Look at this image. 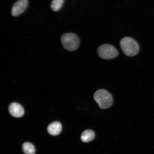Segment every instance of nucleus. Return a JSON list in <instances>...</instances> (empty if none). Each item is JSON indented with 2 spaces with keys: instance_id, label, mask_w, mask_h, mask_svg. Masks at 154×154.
<instances>
[{
  "instance_id": "obj_7",
  "label": "nucleus",
  "mask_w": 154,
  "mask_h": 154,
  "mask_svg": "<svg viewBox=\"0 0 154 154\" xmlns=\"http://www.w3.org/2000/svg\"><path fill=\"white\" fill-rule=\"evenodd\" d=\"M47 130L51 135L57 136L60 133L62 130V125L59 122H54L48 126Z\"/></svg>"
},
{
  "instance_id": "obj_10",
  "label": "nucleus",
  "mask_w": 154,
  "mask_h": 154,
  "mask_svg": "<svg viewBox=\"0 0 154 154\" xmlns=\"http://www.w3.org/2000/svg\"><path fill=\"white\" fill-rule=\"evenodd\" d=\"M65 0H52L51 7L54 11H58L62 7Z\"/></svg>"
},
{
  "instance_id": "obj_2",
  "label": "nucleus",
  "mask_w": 154,
  "mask_h": 154,
  "mask_svg": "<svg viewBox=\"0 0 154 154\" xmlns=\"http://www.w3.org/2000/svg\"><path fill=\"white\" fill-rule=\"evenodd\" d=\"M94 98L101 109L110 107L113 103L112 95L104 89H100L96 91L94 94Z\"/></svg>"
},
{
  "instance_id": "obj_8",
  "label": "nucleus",
  "mask_w": 154,
  "mask_h": 154,
  "mask_svg": "<svg viewBox=\"0 0 154 154\" xmlns=\"http://www.w3.org/2000/svg\"><path fill=\"white\" fill-rule=\"evenodd\" d=\"M95 137V133L91 130H86L82 133L81 140L84 142H88L92 141Z\"/></svg>"
},
{
  "instance_id": "obj_3",
  "label": "nucleus",
  "mask_w": 154,
  "mask_h": 154,
  "mask_svg": "<svg viewBox=\"0 0 154 154\" xmlns=\"http://www.w3.org/2000/svg\"><path fill=\"white\" fill-rule=\"evenodd\" d=\"M61 41L65 49L70 51H76L80 44V40L78 35L72 33L63 34L61 37Z\"/></svg>"
},
{
  "instance_id": "obj_9",
  "label": "nucleus",
  "mask_w": 154,
  "mask_h": 154,
  "mask_svg": "<svg viewBox=\"0 0 154 154\" xmlns=\"http://www.w3.org/2000/svg\"><path fill=\"white\" fill-rule=\"evenodd\" d=\"M22 149L26 154H35V152L34 146L29 142H25L23 144Z\"/></svg>"
},
{
  "instance_id": "obj_6",
  "label": "nucleus",
  "mask_w": 154,
  "mask_h": 154,
  "mask_svg": "<svg viewBox=\"0 0 154 154\" xmlns=\"http://www.w3.org/2000/svg\"><path fill=\"white\" fill-rule=\"evenodd\" d=\"M9 111L12 116L17 118L22 117L24 113L23 108L19 103H11L10 104Z\"/></svg>"
},
{
  "instance_id": "obj_5",
  "label": "nucleus",
  "mask_w": 154,
  "mask_h": 154,
  "mask_svg": "<svg viewBox=\"0 0 154 154\" xmlns=\"http://www.w3.org/2000/svg\"><path fill=\"white\" fill-rule=\"evenodd\" d=\"M28 0H18L13 5L11 10V14L13 17L21 15L26 10L28 5Z\"/></svg>"
},
{
  "instance_id": "obj_1",
  "label": "nucleus",
  "mask_w": 154,
  "mask_h": 154,
  "mask_svg": "<svg viewBox=\"0 0 154 154\" xmlns=\"http://www.w3.org/2000/svg\"><path fill=\"white\" fill-rule=\"evenodd\" d=\"M120 47L123 53L129 57L137 55L140 51V46L135 40L129 37H125L121 40Z\"/></svg>"
},
{
  "instance_id": "obj_4",
  "label": "nucleus",
  "mask_w": 154,
  "mask_h": 154,
  "mask_svg": "<svg viewBox=\"0 0 154 154\" xmlns=\"http://www.w3.org/2000/svg\"><path fill=\"white\" fill-rule=\"evenodd\" d=\"M97 53L101 58L110 60L115 58L119 55V52L114 46L109 44H104L100 46Z\"/></svg>"
}]
</instances>
